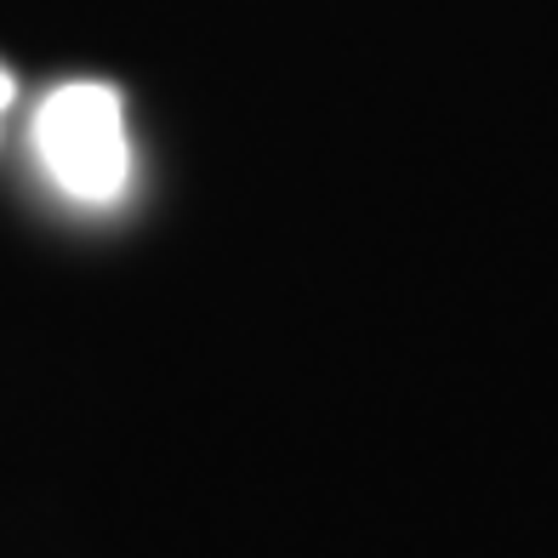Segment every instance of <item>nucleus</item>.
<instances>
[{
  "label": "nucleus",
  "mask_w": 558,
  "mask_h": 558,
  "mask_svg": "<svg viewBox=\"0 0 558 558\" xmlns=\"http://www.w3.org/2000/svg\"><path fill=\"white\" fill-rule=\"evenodd\" d=\"M35 155L46 177L81 206H109L132 177L120 92L104 81H69L35 114Z\"/></svg>",
  "instance_id": "f257e3e1"
},
{
  "label": "nucleus",
  "mask_w": 558,
  "mask_h": 558,
  "mask_svg": "<svg viewBox=\"0 0 558 558\" xmlns=\"http://www.w3.org/2000/svg\"><path fill=\"white\" fill-rule=\"evenodd\" d=\"M12 97H17V81L7 69H0V120H7V109H12Z\"/></svg>",
  "instance_id": "f03ea898"
}]
</instances>
